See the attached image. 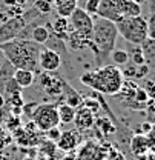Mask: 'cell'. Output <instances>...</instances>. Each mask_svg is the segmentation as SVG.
<instances>
[{
    "instance_id": "1",
    "label": "cell",
    "mask_w": 155,
    "mask_h": 160,
    "mask_svg": "<svg viewBox=\"0 0 155 160\" xmlns=\"http://www.w3.org/2000/svg\"><path fill=\"white\" fill-rule=\"evenodd\" d=\"M43 45H39L31 39H14L2 43L0 51L14 69H28L39 72V54Z\"/></svg>"
},
{
    "instance_id": "2",
    "label": "cell",
    "mask_w": 155,
    "mask_h": 160,
    "mask_svg": "<svg viewBox=\"0 0 155 160\" xmlns=\"http://www.w3.org/2000/svg\"><path fill=\"white\" fill-rule=\"evenodd\" d=\"M80 82L86 86H91L92 89H95L101 94L115 96L120 92V89L124 83V77L118 66L103 65V66H98V69L95 71L81 74Z\"/></svg>"
},
{
    "instance_id": "3",
    "label": "cell",
    "mask_w": 155,
    "mask_h": 160,
    "mask_svg": "<svg viewBox=\"0 0 155 160\" xmlns=\"http://www.w3.org/2000/svg\"><path fill=\"white\" fill-rule=\"evenodd\" d=\"M117 37H118V31L114 22L100 19V17L94 19L92 42H91L89 49H92L98 66H103V62L115 49Z\"/></svg>"
},
{
    "instance_id": "4",
    "label": "cell",
    "mask_w": 155,
    "mask_h": 160,
    "mask_svg": "<svg viewBox=\"0 0 155 160\" xmlns=\"http://www.w3.org/2000/svg\"><path fill=\"white\" fill-rule=\"evenodd\" d=\"M117 25L118 36L132 45H143L148 40V22L144 17H123Z\"/></svg>"
},
{
    "instance_id": "5",
    "label": "cell",
    "mask_w": 155,
    "mask_h": 160,
    "mask_svg": "<svg viewBox=\"0 0 155 160\" xmlns=\"http://www.w3.org/2000/svg\"><path fill=\"white\" fill-rule=\"evenodd\" d=\"M31 120L36 123L39 131H48L51 128H56L60 125L57 112V105L54 103H39L36 111L32 112Z\"/></svg>"
},
{
    "instance_id": "6",
    "label": "cell",
    "mask_w": 155,
    "mask_h": 160,
    "mask_svg": "<svg viewBox=\"0 0 155 160\" xmlns=\"http://www.w3.org/2000/svg\"><path fill=\"white\" fill-rule=\"evenodd\" d=\"M39 83L40 88L45 91V94L48 97H54V99H65L68 89L71 88L65 82V79H61L58 74L46 72V71H43V74L40 76Z\"/></svg>"
},
{
    "instance_id": "7",
    "label": "cell",
    "mask_w": 155,
    "mask_h": 160,
    "mask_svg": "<svg viewBox=\"0 0 155 160\" xmlns=\"http://www.w3.org/2000/svg\"><path fill=\"white\" fill-rule=\"evenodd\" d=\"M26 25H28V20L25 17V14L20 16V17H11L6 22H3L0 25V45L17 39L19 34L22 32V29Z\"/></svg>"
},
{
    "instance_id": "8",
    "label": "cell",
    "mask_w": 155,
    "mask_h": 160,
    "mask_svg": "<svg viewBox=\"0 0 155 160\" xmlns=\"http://www.w3.org/2000/svg\"><path fill=\"white\" fill-rule=\"evenodd\" d=\"M69 20V31H78L85 34H92V26H94V17L89 16L83 8L77 6L74 12L68 17Z\"/></svg>"
},
{
    "instance_id": "9",
    "label": "cell",
    "mask_w": 155,
    "mask_h": 160,
    "mask_svg": "<svg viewBox=\"0 0 155 160\" xmlns=\"http://www.w3.org/2000/svg\"><path fill=\"white\" fill-rule=\"evenodd\" d=\"M61 65V57L54 49L41 46L39 54V68L46 72H56Z\"/></svg>"
},
{
    "instance_id": "10",
    "label": "cell",
    "mask_w": 155,
    "mask_h": 160,
    "mask_svg": "<svg viewBox=\"0 0 155 160\" xmlns=\"http://www.w3.org/2000/svg\"><path fill=\"white\" fill-rule=\"evenodd\" d=\"M72 123L75 125L78 131H88L95 123V114L92 111H89L88 108L80 106L78 109H75V117H74Z\"/></svg>"
},
{
    "instance_id": "11",
    "label": "cell",
    "mask_w": 155,
    "mask_h": 160,
    "mask_svg": "<svg viewBox=\"0 0 155 160\" xmlns=\"http://www.w3.org/2000/svg\"><path fill=\"white\" fill-rule=\"evenodd\" d=\"M80 143V134L77 131H61V136L57 140V148L65 152H74Z\"/></svg>"
},
{
    "instance_id": "12",
    "label": "cell",
    "mask_w": 155,
    "mask_h": 160,
    "mask_svg": "<svg viewBox=\"0 0 155 160\" xmlns=\"http://www.w3.org/2000/svg\"><path fill=\"white\" fill-rule=\"evenodd\" d=\"M97 17L100 19H104V20H109V22H114V23H118L120 20L123 19L118 8L115 5H112L109 0H100V5H98V9H97Z\"/></svg>"
},
{
    "instance_id": "13",
    "label": "cell",
    "mask_w": 155,
    "mask_h": 160,
    "mask_svg": "<svg viewBox=\"0 0 155 160\" xmlns=\"http://www.w3.org/2000/svg\"><path fill=\"white\" fill-rule=\"evenodd\" d=\"M48 29L51 34L57 36L58 39L66 40V36L69 32V20L68 17H61V16H57L52 23H46Z\"/></svg>"
},
{
    "instance_id": "14",
    "label": "cell",
    "mask_w": 155,
    "mask_h": 160,
    "mask_svg": "<svg viewBox=\"0 0 155 160\" xmlns=\"http://www.w3.org/2000/svg\"><path fill=\"white\" fill-rule=\"evenodd\" d=\"M12 79L22 89H26V88L32 86V83L36 80V72L28 71V69H14Z\"/></svg>"
},
{
    "instance_id": "15",
    "label": "cell",
    "mask_w": 155,
    "mask_h": 160,
    "mask_svg": "<svg viewBox=\"0 0 155 160\" xmlns=\"http://www.w3.org/2000/svg\"><path fill=\"white\" fill-rule=\"evenodd\" d=\"M131 151L134 156H144L149 151L148 137L144 134H135L131 139Z\"/></svg>"
},
{
    "instance_id": "16",
    "label": "cell",
    "mask_w": 155,
    "mask_h": 160,
    "mask_svg": "<svg viewBox=\"0 0 155 160\" xmlns=\"http://www.w3.org/2000/svg\"><path fill=\"white\" fill-rule=\"evenodd\" d=\"M77 5L78 0H54V8L61 17H69L77 8Z\"/></svg>"
},
{
    "instance_id": "17",
    "label": "cell",
    "mask_w": 155,
    "mask_h": 160,
    "mask_svg": "<svg viewBox=\"0 0 155 160\" xmlns=\"http://www.w3.org/2000/svg\"><path fill=\"white\" fill-rule=\"evenodd\" d=\"M120 14L123 17H138L141 16V6L135 0H124L120 6Z\"/></svg>"
},
{
    "instance_id": "18",
    "label": "cell",
    "mask_w": 155,
    "mask_h": 160,
    "mask_svg": "<svg viewBox=\"0 0 155 160\" xmlns=\"http://www.w3.org/2000/svg\"><path fill=\"white\" fill-rule=\"evenodd\" d=\"M57 112H58V120H60V123L68 125V123H72V122H74V117H75V108L66 105L65 102L57 105Z\"/></svg>"
},
{
    "instance_id": "19",
    "label": "cell",
    "mask_w": 155,
    "mask_h": 160,
    "mask_svg": "<svg viewBox=\"0 0 155 160\" xmlns=\"http://www.w3.org/2000/svg\"><path fill=\"white\" fill-rule=\"evenodd\" d=\"M48 37H49V29L45 25H37L31 29V40L39 43V45H45Z\"/></svg>"
},
{
    "instance_id": "20",
    "label": "cell",
    "mask_w": 155,
    "mask_h": 160,
    "mask_svg": "<svg viewBox=\"0 0 155 160\" xmlns=\"http://www.w3.org/2000/svg\"><path fill=\"white\" fill-rule=\"evenodd\" d=\"M109 57L114 62V66H124L129 63V59H131V56L124 49H114Z\"/></svg>"
},
{
    "instance_id": "21",
    "label": "cell",
    "mask_w": 155,
    "mask_h": 160,
    "mask_svg": "<svg viewBox=\"0 0 155 160\" xmlns=\"http://www.w3.org/2000/svg\"><path fill=\"white\" fill-rule=\"evenodd\" d=\"M94 126H97L98 129L103 132V136H112V134H115V126H114V123H111L106 117L97 119L95 123H94Z\"/></svg>"
},
{
    "instance_id": "22",
    "label": "cell",
    "mask_w": 155,
    "mask_h": 160,
    "mask_svg": "<svg viewBox=\"0 0 155 160\" xmlns=\"http://www.w3.org/2000/svg\"><path fill=\"white\" fill-rule=\"evenodd\" d=\"M81 102H83L81 96L78 94L75 89L69 88V89H68V92H66V96H65V103L77 109V108H80V106H81Z\"/></svg>"
},
{
    "instance_id": "23",
    "label": "cell",
    "mask_w": 155,
    "mask_h": 160,
    "mask_svg": "<svg viewBox=\"0 0 155 160\" xmlns=\"http://www.w3.org/2000/svg\"><path fill=\"white\" fill-rule=\"evenodd\" d=\"M34 9L39 14H49L54 9V0H34Z\"/></svg>"
},
{
    "instance_id": "24",
    "label": "cell",
    "mask_w": 155,
    "mask_h": 160,
    "mask_svg": "<svg viewBox=\"0 0 155 160\" xmlns=\"http://www.w3.org/2000/svg\"><path fill=\"white\" fill-rule=\"evenodd\" d=\"M80 2V0H78ZM98 5H100V0H81V5H78L80 8H83L89 16H95L98 9Z\"/></svg>"
},
{
    "instance_id": "25",
    "label": "cell",
    "mask_w": 155,
    "mask_h": 160,
    "mask_svg": "<svg viewBox=\"0 0 155 160\" xmlns=\"http://www.w3.org/2000/svg\"><path fill=\"white\" fill-rule=\"evenodd\" d=\"M81 106H85V108H88L89 111H92L94 114H97L98 111H100L101 103H100V100H97V99L86 97V99H83V102H81Z\"/></svg>"
},
{
    "instance_id": "26",
    "label": "cell",
    "mask_w": 155,
    "mask_h": 160,
    "mask_svg": "<svg viewBox=\"0 0 155 160\" xmlns=\"http://www.w3.org/2000/svg\"><path fill=\"white\" fill-rule=\"evenodd\" d=\"M146 22H148V39L155 42V8Z\"/></svg>"
},
{
    "instance_id": "27",
    "label": "cell",
    "mask_w": 155,
    "mask_h": 160,
    "mask_svg": "<svg viewBox=\"0 0 155 160\" xmlns=\"http://www.w3.org/2000/svg\"><path fill=\"white\" fill-rule=\"evenodd\" d=\"M132 62L135 66H140V65H144L146 63V57H144V51L141 48H137L132 54Z\"/></svg>"
},
{
    "instance_id": "28",
    "label": "cell",
    "mask_w": 155,
    "mask_h": 160,
    "mask_svg": "<svg viewBox=\"0 0 155 160\" xmlns=\"http://www.w3.org/2000/svg\"><path fill=\"white\" fill-rule=\"evenodd\" d=\"M45 134H46V139L49 140V142L57 143V140L60 139V136H61V129H60L58 126H56V128H51V129L45 131Z\"/></svg>"
},
{
    "instance_id": "29",
    "label": "cell",
    "mask_w": 155,
    "mask_h": 160,
    "mask_svg": "<svg viewBox=\"0 0 155 160\" xmlns=\"http://www.w3.org/2000/svg\"><path fill=\"white\" fill-rule=\"evenodd\" d=\"M6 14H8V17H9V19H11V17H20V16H23V14H25V9H23V6H20V5L8 6Z\"/></svg>"
},
{
    "instance_id": "30",
    "label": "cell",
    "mask_w": 155,
    "mask_h": 160,
    "mask_svg": "<svg viewBox=\"0 0 155 160\" xmlns=\"http://www.w3.org/2000/svg\"><path fill=\"white\" fill-rule=\"evenodd\" d=\"M106 160H126V157L121 151H118L115 148H111L108 156H106Z\"/></svg>"
},
{
    "instance_id": "31",
    "label": "cell",
    "mask_w": 155,
    "mask_h": 160,
    "mask_svg": "<svg viewBox=\"0 0 155 160\" xmlns=\"http://www.w3.org/2000/svg\"><path fill=\"white\" fill-rule=\"evenodd\" d=\"M132 99H135L137 102H146V100L149 99V96H148V92H146L143 88H137L135 94H134V97H132Z\"/></svg>"
},
{
    "instance_id": "32",
    "label": "cell",
    "mask_w": 155,
    "mask_h": 160,
    "mask_svg": "<svg viewBox=\"0 0 155 160\" xmlns=\"http://www.w3.org/2000/svg\"><path fill=\"white\" fill-rule=\"evenodd\" d=\"M148 72H149V66L144 63V65H140V66H137V72H135V79H143V77H146L148 76Z\"/></svg>"
},
{
    "instance_id": "33",
    "label": "cell",
    "mask_w": 155,
    "mask_h": 160,
    "mask_svg": "<svg viewBox=\"0 0 155 160\" xmlns=\"http://www.w3.org/2000/svg\"><path fill=\"white\" fill-rule=\"evenodd\" d=\"M39 106V103H29V105H23L22 106V112H25L26 116H32V112L36 111V108Z\"/></svg>"
},
{
    "instance_id": "34",
    "label": "cell",
    "mask_w": 155,
    "mask_h": 160,
    "mask_svg": "<svg viewBox=\"0 0 155 160\" xmlns=\"http://www.w3.org/2000/svg\"><path fill=\"white\" fill-rule=\"evenodd\" d=\"M140 129H141V134L148 136L149 132H152V131H154V126H152V123H151V122H143Z\"/></svg>"
},
{
    "instance_id": "35",
    "label": "cell",
    "mask_w": 155,
    "mask_h": 160,
    "mask_svg": "<svg viewBox=\"0 0 155 160\" xmlns=\"http://www.w3.org/2000/svg\"><path fill=\"white\" fill-rule=\"evenodd\" d=\"M146 137H148V143H149V149H152L155 152V131L149 132Z\"/></svg>"
},
{
    "instance_id": "36",
    "label": "cell",
    "mask_w": 155,
    "mask_h": 160,
    "mask_svg": "<svg viewBox=\"0 0 155 160\" xmlns=\"http://www.w3.org/2000/svg\"><path fill=\"white\" fill-rule=\"evenodd\" d=\"M144 91L148 92V96H149V97L155 99V85L152 83V82H148V86H146V89H144Z\"/></svg>"
},
{
    "instance_id": "37",
    "label": "cell",
    "mask_w": 155,
    "mask_h": 160,
    "mask_svg": "<svg viewBox=\"0 0 155 160\" xmlns=\"http://www.w3.org/2000/svg\"><path fill=\"white\" fill-rule=\"evenodd\" d=\"M109 2H111L112 5H115L117 8H118V11H120V6L123 5V2H124V0H109ZM121 17H123V16H121Z\"/></svg>"
},
{
    "instance_id": "38",
    "label": "cell",
    "mask_w": 155,
    "mask_h": 160,
    "mask_svg": "<svg viewBox=\"0 0 155 160\" xmlns=\"http://www.w3.org/2000/svg\"><path fill=\"white\" fill-rule=\"evenodd\" d=\"M6 6H14L16 5V0H3Z\"/></svg>"
},
{
    "instance_id": "39",
    "label": "cell",
    "mask_w": 155,
    "mask_h": 160,
    "mask_svg": "<svg viewBox=\"0 0 155 160\" xmlns=\"http://www.w3.org/2000/svg\"><path fill=\"white\" fill-rule=\"evenodd\" d=\"M74 159H75V154L72 152V154H68V156H66L63 160H74Z\"/></svg>"
},
{
    "instance_id": "40",
    "label": "cell",
    "mask_w": 155,
    "mask_h": 160,
    "mask_svg": "<svg viewBox=\"0 0 155 160\" xmlns=\"http://www.w3.org/2000/svg\"><path fill=\"white\" fill-rule=\"evenodd\" d=\"M5 103H6V100H5V97L0 94V108H3V106H5Z\"/></svg>"
},
{
    "instance_id": "41",
    "label": "cell",
    "mask_w": 155,
    "mask_h": 160,
    "mask_svg": "<svg viewBox=\"0 0 155 160\" xmlns=\"http://www.w3.org/2000/svg\"><path fill=\"white\" fill-rule=\"evenodd\" d=\"M28 0H16V5H20V6H23L25 3H26Z\"/></svg>"
}]
</instances>
